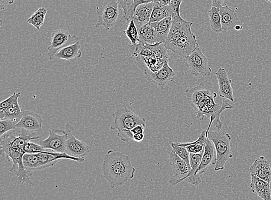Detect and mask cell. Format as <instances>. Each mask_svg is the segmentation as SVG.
I'll return each mask as SVG.
<instances>
[{
	"label": "cell",
	"instance_id": "cell-1",
	"mask_svg": "<svg viewBox=\"0 0 271 200\" xmlns=\"http://www.w3.org/2000/svg\"><path fill=\"white\" fill-rule=\"evenodd\" d=\"M186 97L189 104L193 108L197 119L202 120L207 117L210 120L207 132L212 124L221 129L223 123L220 120V114L225 110L233 109V101L223 98L222 104L215 102L217 94L214 90L213 85L207 80L202 81L198 86L186 90Z\"/></svg>",
	"mask_w": 271,
	"mask_h": 200
},
{
	"label": "cell",
	"instance_id": "cell-2",
	"mask_svg": "<svg viewBox=\"0 0 271 200\" xmlns=\"http://www.w3.org/2000/svg\"><path fill=\"white\" fill-rule=\"evenodd\" d=\"M102 170L104 178L113 189L126 184L136 172L129 156L112 150L104 156Z\"/></svg>",
	"mask_w": 271,
	"mask_h": 200
},
{
	"label": "cell",
	"instance_id": "cell-3",
	"mask_svg": "<svg viewBox=\"0 0 271 200\" xmlns=\"http://www.w3.org/2000/svg\"><path fill=\"white\" fill-rule=\"evenodd\" d=\"M208 138L213 142L216 149L217 163L215 170L216 172L223 170L228 160L233 156L231 150V136L221 131H210Z\"/></svg>",
	"mask_w": 271,
	"mask_h": 200
},
{
	"label": "cell",
	"instance_id": "cell-4",
	"mask_svg": "<svg viewBox=\"0 0 271 200\" xmlns=\"http://www.w3.org/2000/svg\"><path fill=\"white\" fill-rule=\"evenodd\" d=\"M0 137L1 155H3L6 150L12 149L24 150L25 151L26 144L31 142V140L40 138L35 132L19 127H16Z\"/></svg>",
	"mask_w": 271,
	"mask_h": 200
},
{
	"label": "cell",
	"instance_id": "cell-5",
	"mask_svg": "<svg viewBox=\"0 0 271 200\" xmlns=\"http://www.w3.org/2000/svg\"><path fill=\"white\" fill-rule=\"evenodd\" d=\"M119 4L117 0H105L102 4L97 7L98 21L96 27L103 26L109 31L115 25L119 16Z\"/></svg>",
	"mask_w": 271,
	"mask_h": 200
},
{
	"label": "cell",
	"instance_id": "cell-6",
	"mask_svg": "<svg viewBox=\"0 0 271 200\" xmlns=\"http://www.w3.org/2000/svg\"><path fill=\"white\" fill-rule=\"evenodd\" d=\"M113 116L115 120L110 129L117 130L118 132L131 130L139 124L146 125V120L125 106L117 109Z\"/></svg>",
	"mask_w": 271,
	"mask_h": 200
},
{
	"label": "cell",
	"instance_id": "cell-7",
	"mask_svg": "<svg viewBox=\"0 0 271 200\" xmlns=\"http://www.w3.org/2000/svg\"><path fill=\"white\" fill-rule=\"evenodd\" d=\"M185 62L192 76L200 78L211 76L212 70L208 58L202 52L200 46L185 58Z\"/></svg>",
	"mask_w": 271,
	"mask_h": 200
},
{
	"label": "cell",
	"instance_id": "cell-8",
	"mask_svg": "<svg viewBox=\"0 0 271 200\" xmlns=\"http://www.w3.org/2000/svg\"><path fill=\"white\" fill-rule=\"evenodd\" d=\"M67 139L65 152L68 155L80 159H85L91 152L90 147L87 144L78 139L74 134V129L69 124L65 125V130Z\"/></svg>",
	"mask_w": 271,
	"mask_h": 200
},
{
	"label": "cell",
	"instance_id": "cell-9",
	"mask_svg": "<svg viewBox=\"0 0 271 200\" xmlns=\"http://www.w3.org/2000/svg\"><path fill=\"white\" fill-rule=\"evenodd\" d=\"M25 152L24 150L12 149L6 150L4 152L8 161L12 162L10 171L18 177L22 183H30L32 172L26 170L23 162V156Z\"/></svg>",
	"mask_w": 271,
	"mask_h": 200
},
{
	"label": "cell",
	"instance_id": "cell-10",
	"mask_svg": "<svg viewBox=\"0 0 271 200\" xmlns=\"http://www.w3.org/2000/svg\"><path fill=\"white\" fill-rule=\"evenodd\" d=\"M129 49L132 54V57L155 55L159 58H168V49L165 47L164 44L162 42L150 45L139 42L136 45L130 44L129 46Z\"/></svg>",
	"mask_w": 271,
	"mask_h": 200
},
{
	"label": "cell",
	"instance_id": "cell-11",
	"mask_svg": "<svg viewBox=\"0 0 271 200\" xmlns=\"http://www.w3.org/2000/svg\"><path fill=\"white\" fill-rule=\"evenodd\" d=\"M78 38L76 35H72L65 29H57L52 32L50 47H48V57L51 60L60 49L76 43Z\"/></svg>",
	"mask_w": 271,
	"mask_h": 200
},
{
	"label": "cell",
	"instance_id": "cell-12",
	"mask_svg": "<svg viewBox=\"0 0 271 200\" xmlns=\"http://www.w3.org/2000/svg\"><path fill=\"white\" fill-rule=\"evenodd\" d=\"M195 35L191 31L186 33L167 49L174 52L178 58H187L198 47Z\"/></svg>",
	"mask_w": 271,
	"mask_h": 200
},
{
	"label": "cell",
	"instance_id": "cell-13",
	"mask_svg": "<svg viewBox=\"0 0 271 200\" xmlns=\"http://www.w3.org/2000/svg\"><path fill=\"white\" fill-rule=\"evenodd\" d=\"M143 76L149 83L164 90L166 85L174 80L175 73L166 61L161 70L156 72L146 71L143 72Z\"/></svg>",
	"mask_w": 271,
	"mask_h": 200
},
{
	"label": "cell",
	"instance_id": "cell-14",
	"mask_svg": "<svg viewBox=\"0 0 271 200\" xmlns=\"http://www.w3.org/2000/svg\"><path fill=\"white\" fill-rule=\"evenodd\" d=\"M169 158L174 174V178L169 180L168 183L172 186H176L179 183L185 181L190 174L191 167L176 155L173 150L169 154Z\"/></svg>",
	"mask_w": 271,
	"mask_h": 200
},
{
	"label": "cell",
	"instance_id": "cell-15",
	"mask_svg": "<svg viewBox=\"0 0 271 200\" xmlns=\"http://www.w3.org/2000/svg\"><path fill=\"white\" fill-rule=\"evenodd\" d=\"M47 139L41 140L40 144L47 150H51L55 152H65V147L67 136L63 130L57 129L49 131Z\"/></svg>",
	"mask_w": 271,
	"mask_h": 200
},
{
	"label": "cell",
	"instance_id": "cell-16",
	"mask_svg": "<svg viewBox=\"0 0 271 200\" xmlns=\"http://www.w3.org/2000/svg\"><path fill=\"white\" fill-rule=\"evenodd\" d=\"M192 23L180 17L172 19V25L164 45L166 49L178 41L182 36L191 30Z\"/></svg>",
	"mask_w": 271,
	"mask_h": 200
},
{
	"label": "cell",
	"instance_id": "cell-17",
	"mask_svg": "<svg viewBox=\"0 0 271 200\" xmlns=\"http://www.w3.org/2000/svg\"><path fill=\"white\" fill-rule=\"evenodd\" d=\"M39 160H40V170L45 169L48 167H52L55 165L60 159H70L74 161L82 163L85 159L77 158L68 155L66 152H55L45 151L38 153Z\"/></svg>",
	"mask_w": 271,
	"mask_h": 200
},
{
	"label": "cell",
	"instance_id": "cell-18",
	"mask_svg": "<svg viewBox=\"0 0 271 200\" xmlns=\"http://www.w3.org/2000/svg\"><path fill=\"white\" fill-rule=\"evenodd\" d=\"M22 119L16 124V127L38 132L42 128V120L40 115L30 110H23Z\"/></svg>",
	"mask_w": 271,
	"mask_h": 200
},
{
	"label": "cell",
	"instance_id": "cell-19",
	"mask_svg": "<svg viewBox=\"0 0 271 200\" xmlns=\"http://www.w3.org/2000/svg\"><path fill=\"white\" fill-rule=\"evenodd\" d=\"M215 75L218 81L219 96L234 102L233 89L231 86L232 80L228 77L226 70L223 68H220Z\"/></svg>",
	"mask_w": 271,
	"mask_h": 200
},
{
	"label": "cell",
	"instance_id": "cell-20",
	"mask_svg": "<svg viewBox=\"0 0 271 200\" xmlns=\"http://www.w3.org/2000/svg\"><path fill=\"white\" fill-rule=\"evenodd\" d=\"M217 163V152L216 149L213 142L208 138L207 139L205 144L204 152L202 156L201 162L199 166L196 175H201L207 172L209 167L215 166Z\"/></svg>",
	"mask_w": 271,
	"mask_h": 200
},
{
	"label": "cell",
	"instance_id": "cell-21",
	"mask_svg": "<svg viewBox=\"0 0 271 200\" xmlns=\"http://www.w3.org/2000/svg\"><path fill=\"white\" fill-rule=\"evenodd\" d=\"M250 175H255L271 183V168L269 161L264 156L255 160L249 169Z\"/></svg>",
	"mask_w": 271,
	"mask_h": 200
},
{
	"label": "cell",
	"instance_id": "cell-22",
	"mask_svg": "<svg viewBox=\"0 0 271 200\" xmlns=\"http://www.w3.org/2000/svg\"><path fill=\"white\" fill-rule=\"evenodd\" d=\"M129 58L135 59L136 64L143 72L146 71H158L161 70L166 61H168V58H159L155 55L130 57Z\"/></svg>",
	"mask_w": 271,
	"mask_h": 200
},
{
	"label": "cell",
	"instance_id": "cell-23",
	"mask_svg": "<svg viewBox=\"0 0 271 200\" xmlns=\"http://www.w3.org/2000/svg\"><path fill=\"white\" fill-rule=\"evenodd\" d=\"M220 14L223 31L231 30L237 25H241L236 12L227 5L220 6Z\"/></svg>",
	"mask_w": 271,
	"mask_h": 200
},
{
	"label": "cell",
	"instance_id": "cell-24",
	"mask_svg": "<svg viewBox=\"0 0 271 200\" xmlns=\"http://www.w3.org/2000/svg\"><path fill=\"white\" fill-rule=\"evenodd\" d=\"M251 191L264 200H271L270 183L255 175H250Z\"/></svg>",
	"mask_w": 271,
	"mask_h": 200
},
{
	"label": "cell",
	"instance_id": "cell-25",
	"mask_svg": "<svg viewBox=\"0 0 271 200\" xmlns=\"http://www.w3.org/2000/svg\"><path fill=\"white\" fill-rule=\"evenodd\" d=\"M154 4L155 2H151L137 6L132 18L137 28L149 24Z\"/></svg>",
	"mask_w": 271,
	"mask_h": 200
},
{
	"label": "cell",
	"instance_id": "cell-26",
	"mask_svg": "<svg viewBox=\"0 0 271 200\" xmlns=\"http://www.w3.org/2000/svg\"><path fill=\"white\" fill-rule=\"evenodd\" d=\"M81 46L79 41L73 44L67 46L60 49L55 54V58L63 59L65 60H71L75 58H80L82 54L81 50Z\"/></svg>",
	"mask_w": 271,
	"mask_h": 200
},
{
	"label": "cell",
	"instance_id": "cell-27",
	"mask_svg": "<svg viewBox=\"0 0 271 200\" xmlns=\"http://www.w3.org/2000/svg\"><path fill=\"white\" fill-rule=\"evenodd\" d=\"M140 42L146 44H155L159 42L153 23H149L138 28Z\"/></svg>",
	"mask_w": 271,
	"mask_h": 200
},
{
	"label": "cell",
	"instance_id": "cell-28",
	"mask_svg": "<svg viewBox=\"0 0 271 200\" xmlns=\"http://www.w3.org/2000/svg\"><path fill=\"white\" fill-rule=\"evenodd\" d=\"M172 18L168 16L162 21L153 23L154 25L156 35L158 36L159 42L164 44L170 31L172 25Z\"/></svg>",
	"mask_w": 271,
	"mask_h": 200
},
{
	"label": "cell",
	"instance_id": "cell-29",
	"mask_svg": "<svg viewBox=\"0 0 271 200\" xmlns=\"http://www.w3.org/2000/svg\"><path fill=\"white\" fill-rule=\"evenodd\" d=\"M23 116V111L18 102L15 101L10 106L4 110H0V119H9L19 122Z\"/></svg>",
	"mask_w": 271,
	"mask_h": 200
},
{
	"label": "cell",
	"instance_id": "cell-30",
	"mask_svg": "<svg viewBox=\"0 0 271 200\" xmlns=\"http://www.w3.org/2000/svg\"><path fill=\"white\" fill-rule=\"evenodd\" d=\"M171 16L168 5L157 1L155 2L149 23L158 22Z\"/></svg>",
	"mask_w": 271,
	"mask_h": 200
},
{
	"label": "cell",
	"instance_id": "cell-31",
	"mask_svg": "<svg viewBox=\"0 0 271 200\" xmlns=\"http://www.w3.org/2000/svg\"><path fill=\"white\" fill-rule=\"evenodd\" d=\"M210 17L211 27L216 33H220L223 31L222 28L220 8L212 6L211 9L208 12Z\"/></svg>",
	"mask_w": 271,
	"mask_h": 200
},
{
	"label": "cell",
	"instance_id": "cell-32",
	"mask_svg": "<svg viewBox=\"0 0 271 200\" xmlns=\"http://www.w3.org/2000/svg\"><path fill=\"white\" fill-rule=\"evenodd\" d=\"M23 162L26 170L30 172L40 170V160L38 153H25L23 156Z\"/></svg>",
	"mask_w": 271,
	"mask_h": 200
},
{
	"label": "cell",
	"instance_id": "cell-33",
	"mask_svg": "<svg viewBox=\"0 0 271 200\" xmlns=\"http://www.w3.org/2000/svg\"><path fill=\"white\" fill-rule=\"evenodd\" d=\"M47 11L44 6L39 8L37 11H35L33 15L29 18L27 22L29 24L31 25L35 28L40 29L42 25H44L46 15H47Z\"/></svg>",
	"mask_w": 271,
	"mask_h": 200
},
{
	"label": "cell",
	"instance_id": "cell-34",
	"mask_svg": "<svg viewBox=\"0 0 271 200\" xmlns=\"http://www.w3.org/2000/svg\"><path fill=\"white\" fill-rule=\"evenodd\" d=\"M123 33L129 39L130 44L136 45L140 42L138 29L133 20L129 22L128 27L123 31Z\"/></svg>",
	"mask_w": 271,
	"mask_h": 200
},
{
	"label": "cell",
	"instance_id": "cell-35",
	"mask_svg": "<svg viewBox=\"0 0 271 200\" xmlns=\"http://www.w3.org/2000/svg\"><path fill=\"white\" fill-rule=\"evenodd\" d=\"M171 146L172 148V150L175 152L176 155L179 157H180L181 159L184 160V161L188 164L189 166H190V153L189 152L187 149L185 147L179 146L176 143H172Z\"/></svg>",
	"mask_w": 271,
	"mask_h": 200
},
{
	"label": "cell",
	"instance_id": "cell-36",
	"mask_svg": "<svg viewBox=\"0 0 271 200\" xmlns=\"http://www.w3.org/2000/svg\"><path fill=\"white\" fill-rule=\"evenodd\" d=\"M18 122L9 119L0 121V136L3 134L16 128V124Z\"/></svg>",
	"mask_w": 271,
	"mask_h": 200
},
{
	"label": "cell",
	"instance_id": "cell-37",
	"mask_svg": "<svg viewBox=\"0 0 271 200\" xmlns=\"http://www.w3.org/2000/svg\"><path fill=\"white\" fill-rule=\"evenodd\" d=\"M184 0H171L168 5L169 12L172 19L180 17V8Z\"/></svg>",
	"mask_w": 271,
	"mask_h": 200
},
{
	"label": "cell",
	"instance_id": "cell-38",
	"mask_svg": "<svg viewBox=\"0 0 271 200\" xmlns=\"http://www.w3.org/2000/svg\"><path fill=\"white\" fill-rule=\"evenodd\" d=\"M179 146L185 147L190 153H199L204 152L205 146L192 143H176Z\"/></svg>",
	"mask_w": 271,
	"mask_h": 200
},
{
	"label": "cell",
	"instance_id": "cell-39",
	"mask_svg": "<svg viewBox=\"0 0 271 200\" xmlns=\"http://www.w3.org/2000/svg\"><path fill=\"white\" fill-rule=\"evenodd\" d=\"M47 151V149L33 142H28L25 148V153H40Z\"/></svg>",
	"mask_w": 271,
	"mask_h": 200
},
{
	"label": "cell",
	"instance_id": "cell-40",
	"mask_svg": "<svg viewBox=\"0 0 271 200\" xmlns=\"http://www.w3.org/2000/svg\"><path fill=\"white\" fill-rule=\"evenodd\" d=\"M21 97V93H14L11 96L9 97L7 99L2 101L1 104H0V110H4L7 108L12 103H14L15 101L19 100V97Z\"/></svg>",
	"mask_w": 271,
	"mask_h": 200
},
{
	"label": "cell",
	"instance_id": "cell-41",
	"mask_svg": "<svg viewBox=\"0 0 271 200\" xmlns=\"http://www.w3.org/2000/svg\"><path fill=\"white\" fill-rule=\"evenodd\" d=\"M133 133L131 132V130L123 131V132H118L117 136L123 142H129L131 140H133Z\"/></svg>",
	"mask_w": 271,
	"mask_h": 200
},
{
	"label": "cell",
	"instance_id": "cell-42",
	"mask_svg": "<svg viewBox=\"0 0 271 200\" xmlns=\"http://www.w3.org/2000/svg\"><path fill=\"white\" fill-rule=\"evenodd\" d=\"M158 0H134V3L132 7V11L134 15L137 6L139 5L148 4L151 2H156Z\"/></svg>",
	"mask_w": 271,
	"mask_h": 200
},
{
	"label": "cell",
	"instance_id": "cell-43",
	"mask_svg": "<svg viewBox=\"0 0 271 200\" xmlns=\"http://www.w3.org/2000/svg\"><path fill=\"white\" fill-rule=\"evenodd\" d=\"M145 127L146 125H145L139 124L134 127L133 129L131 130V132H132L133 134L139 133H144Z\"/></svg>",
	"mask_w": 271,
	"mask_h": 200
},
{
	"label": "cell",
	"instance_id": "cell-44",
	"mask_svg": "<svg viewBox=\"0 0 271 200\" xmlns=\"http://www.w3.org/2000/svg\"><path fill=\"white\" fill-rule=\"evenodd\" d=\"M15 0H0V9L4 10L8 5L14 4Z\"/></svg>",
	"mask_w": 271,
	"mask_h": 200
},
{
	"label": "cell",
	"instance_id": "cell-45",
	"mask_svg": "<svg viewBox=\"0 0 271 200\" xmlns=\"http://www.w3.org/2000/svg\"><path fill=\"white\" fill-rule=\"evenodd\" d=\"M145 135L144 133H136L134 134L133 140L136 142H141L144 139Z\"/></svg>",
	"mask_w": 271,
	"mask_h": 200
},
{
	"label": "cell",
	"instance_id": "cell-46",
	"mask_svg": "<svg viewBox=\"0 0 271 200\" xmlns=\"http://www.w3.org/2000/svg\"><path fill=\"white\" fill-rule=\"evenodd\" d=\"M225 0H212V6L220 8Z\"/></svg>",
	"mask_w": 271,
	"mask_h": 200
},
{
	"label": "cell",
	"instance_id": "cell-47",
	"mask_svg": "<svg viewBox=\"0 0 271 200\" xmlns=\"http://www.w3.org/2000/svg\"><path fill=\"white\" fill-rule=\"evenodd\" d=\"M171 0H158V1L162 3L165 5H168L170 3Z\"/></svg>",
	"mask_w": 271,
	"mask_h": 200
},
{
	"label": "cell",
	"instance_id": "cell-48",
	"mask_svg": "<svg viewBox=\"0 0 271 200\" xmlns=\"http://www.w3.org/2000/svg\"><path fill=\"white\" fill-rule=\"evenodd\" d=\"M237 31H240L242 30V29H243V26L241 25H237L236 27L234 28Z\"/></svg>",
	"mask_w": 271,
	"mask_h": 200
},
{
	"label": "cell",
	"instance_id": "cell-49",
	"mask_svg": "<svg viewBox=\"0 0 271 200\" xmlns=\"http://www.w3.org/2000/svg\"><path fill=\"white\" fill-rule=\"evenodd\" d=\"M266 1L269 2V3H270V4H271V0H266Z\"/></svg>",
	"mask_w": 271,
	"mask_h": 200
}]
</instances>
